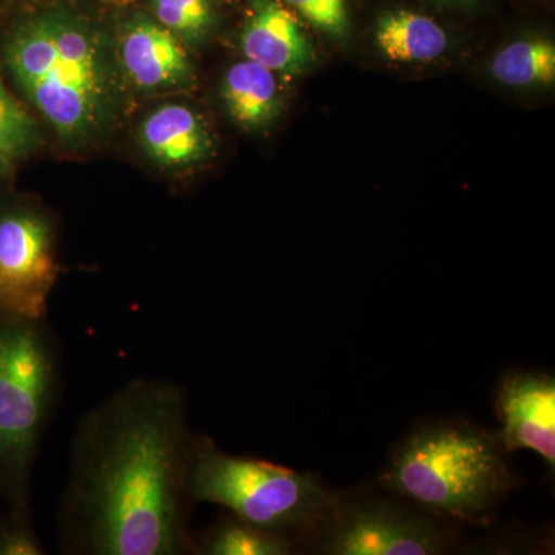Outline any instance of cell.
<instances>
[{"mask_svg": "<svg viewBox=\"0 0 555 555\" xmlns=\"http://www.w3.org/2000/svg\"><path fill=\"white\" fill-rule=\"evenodd\" d=\"M142 149L159 166L184 169L208 158L211 137L199 116L188 105L166 104L142 120Z\"/></svg>", "mask_w": 555, "mask_h": 555, "instance_id": "8fae6325", "label": "cell"}, {"mask_svg": "<svg viewBox=\"0 0 555 555\" xmlns=\"http://www.w3.org/2000/svg\"><path fill=\"white\" fill-rule=\"evenodd\" d=\"M375 40L387 60L427 62L444 53L449 39L444 28L429 14L398 9L378 17Z\"/></svg>", "mask_w": 555, "mask_h": 555, "instance_id": "7c38bea8", "label": "cell"}, {"mask_svg": "<svg viewBox=\"0 0 555 555\" xmlns=\"http://www.w3.org/2000/svg\"><path fill=\"white\" fill-rule=\"evenodd\" d=\"M295 550V540L233 516L211 528L203 543L196 546V553L206 555H288Z\"/></svg>", "mask_w": 555, "mask_h": 555, "instance_id": "9a60e30c", "label": "cell"}, {"mask_svg": "<svg viewBox=\"0 0 555 555\" xmlns=\"http://www.w3.org/2000/svg\"><path fill=\"white\" fill-rule=\"evenodd\" d=\"M35 122L0 83V166L9 170L35 144Z\"/></svg>", "mask_w": 555, "mask_h": 555, "instance_id": "e0dca14e", "label": "cell"}, {"mask_svg": "<svg viewBox=\"0 0 555 555\" xmlns=\"http://www.w3.org/2000/svg\"><path fill=\"white\" fill-rule=\"evenodd\" d=\"M499 441L506 454L529 449L555 466V378L540 372H513L496 392Z\"/></svg>", "mask_w": 555, "mask_h": 555, "instance_id": "ba28073f", "label": "cell"}, {"mask_svg": "<svg viewBox=\"0 0 555 555\" xmlns=\"http://www.w3.org/2000/svg\"><path fill=\"white\" fill-rule=\"evenodd\" d=\"M492 75L506 86L550 83L555 78V47L542 38L520 39L496 53Z\"/></svg>", "mask_w": 555, "mask_h": 555, "instance_id": "5bb4252c", "label": "cell"}, {"mask_svg": "<svg viewBox=\"0 0 555 555\" xmlns=\"http://www.w3.org/2000/svg\"><path fill=\"white\" fill-rule=\"evenodd\" d=\"M443 524L415 505L339 494L313 537L328 555H438L454 543Z\"/></svg>", "mask_w": 555, "mask_h": 555, "instance_id": "8992f818", "label": "cell"}, {"mask_svg": "<svg viewBox=\"0 0 555 555\" xmlns=\"http://www.w3.org/2000/svg\"><path fill=\"white\" fill-rule=\"evenodd\" d=\"M192 440L188 398L169 379H133L91 409L73 440L62 511L76 553H196L189 525Z\"/></svg>", "mask_w": 555, "mask_h": 555, "instance_id": "6da1fadb", "label": "cell"}, {"mask_svg": "<svg viewBox=\"0 0 555 555\" xmlns=\"http://www.w3.org/2000/svg\"><path fill=\"white\" fill-rule=\"evenodd\" d=\"M119 61L127 78L141 90L179 89L192 80V64L181 40L145 14H134L124 25Z\"/></svg>", "mask_w": 555, "mask_h": 555, "instance_id": "9c48e42d", "label": "cell"}, {"mask_svg": "<svg viewBox=\"0 0 555 555\" xmlns=\"http://www.w3.org/2000/svg\"><path fill=\"white\" fill-rule=\"evenodd\" d=\"M313 28L331 38L343 39L352 28L349 0H281Z\"/></svg>", "mask_w": 555, "mask_h": 555, "instance_id": "ac0fdd59", "label": "cell"}, {"mask_svg": "<svg viewBox=\"0 0 555 555\" xmlns=\"http://www.w3.org/2000/svg\"><path fill=\"white\" fill-rule=\"evenodd\" d=\"M155 20L179 40L199 43L214 27V0H152Z\"/></svg>", "mask_w": 555, "mask_h": 555, "instance_id": "2e32d148", "label": "cell"}, {"mask_svg": "<svg viewBox=\"0 0 555 555\" xmlns=\"http://www.w3.org/2000/svg\"><path fill=\"white\" fill-rule=\"evenodd\" d=\"M3 2H5V0H0V7L3 5Z\"/></svg>", "mask_w": 555, "mask_h": 555, "instance_id": "7402d4cb", "label": "cell"}, {"mask_svg": "<svg viewBox=\"0 0 555 555\" xmlns=\"http://www.w3.org/2000/svg\"><path fill=\"white\" fill-rule=\"evenodd\" d=\"M57 272L49 219L31 210L0 215V302L16 317L39 321Z\"/></svg>", "mask_w": 555, "mask_h": 555, "instance_id": "52a82bcc", "label": "cell"}, {"mask_svg": "<svg viewBox=\"0 0 555 555\" xmlns=\"http://www.w3.org/2000/svg\"><path fill=\"white\" fill-rule=\"evenodd\" d=\"M2 50L14 82L57 137L83 144L108 129L118 83L104 36L86 17L65 9L27 14Z\"/></svg>", "mask_w": 555, "mask_h": 555, "instance_id": "7a4b0ae2", "label": "cell"}, {"mask_svg": "<svg viewBox=\"0 0 555 555\" xmlns=\"http://www.w3.org/2000/svg\"><path fill=\"white\" fill-rule=\"evenodd\" d=\"M222 98L230 116L244 129H259L275 118L280 98L272 69L254 61L236 62L225 75Z\"/></svg>", "mask_w": 555, "mask_h": 555, "instance_id": "4fadbf2b", "label": "cell"}, {"mask_svg": "<svg viewBox=\"0 0 555 555\" xmlns=\"http://www.w3.org/2000/svg\"><path fill=\"white\" fill-rule=\"evenodd\" d=\"M53 389V353L38 321L0 326V478H27Z\"/></svg>", "mask_w": 555, "mask_h": 555, "instance_id": "5b68a950", "label": "cell"}, {"mask_svg": "<svg viewBox=\"0 0 555 555\" xmlns=\"http://www.w3.org/2000/svg\"><path fill=\"white\" fill-rule=\"evenodd\" d=\"M189 494L193 503L225 507L248 525L292 540L313 535L339 496L312 474L230 455L211 438L196 436L190 454Z\"/></svg>", "mask_w": 555, "mask_h": 555, "instance_id": "277c9868", "label": "cell"}, {"mask_svg": "<svg viewBox=\"0 0 555 555\" xmlns=\"http://www.w3.org/2000/svg\"><path fill=\"white\" fill-rule=\"evenodd\" d=\"M0 554L39 555L43 554V551L38 540L27 529H10L0 534Z\"/></svg>", "mask_w": 555, "mask_h": 555, "instance_id": "d6986e66", "label": "cell"}, {"mask_svg": "<svg viewBox=\"0 0 555 555\" xmlns=\"http://www.w3.org/2000/svg\"><path fill=\"white\" fill-rule=\"evenodd\" d=\"M5 171H7V170H5V169H3V167H2V166H0V177H2V175H3V173H5Z\"/></svg>", "mask_w": 555, "mask_h": 555, "instance_id": "44dd1931", "label": "cell"}, {"mask_svg": "<svg viewBox=\"0 0 555 555\" xmlns=\"http://www.w3.org/2000/svg\"><path fill=\"white\" fill-rule=\"evenodd\" d=\"M434 2H438V3H465V2H469V0H434Z\"/></svg>", "mask_w": 555, "mask_h": 555, "instance_id": "ffe728a7", "label": "cell"}, {"mask_svg": "<svg viewBox=\"0 0 555 555\" xmlns=\"http://www.w3.org/2000/svg\"><path fill=\"white\" fill-rule=\"evenodd\" d=\"M505 454L481 427L433 423L398 443L378 483L443 521L486 524L513 489Z\"/></svg>", "mask_w": 555, "mask_h": 555, "instance_id": "3957f363", "label": "cell"}, {"mask_svg": "<svg viewBox=\"0 0 555 555\" xmlns=\"http://www.w3.org/2000/svg\"><path fill=\"white\" fill-rule=\"evenodd\" d=\"M241 46L246 60L272 72L297 73L312 60L308 36L281 0H247Z\"/></svg>", "mask_w": 555, "mask_h": 555, "instance_id": "30bf717a", "label": "cell"}]
</instances>
